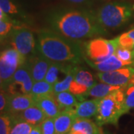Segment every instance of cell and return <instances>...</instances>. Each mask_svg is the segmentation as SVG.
Here are the masks:
<instances>
[{"instance_id":"cb8c5ba5","label":"cell","mask_w":134,"mask_h":134,"mask_svg":"<svg viewBox=\"0 0 134 134\" xmlns=\"http://www.w3.org/2000/svg\"><path fill=\"white\" fill-rule=\"evenodd\" d=\"M31 94L34 96H41L54 94V86L46 81H40L34 83Z\"/></svg>"},{"instance_id":"277c9868","label":"cell","mask_w":134,"mask_h":134,"mask_svg":"<svg viewBox=\"0 0 134 134\" xmlns=\"http://www.w3.org/2000/svg\"><path fill=\"white\" fill-rule=\"evenodd\" d=\"M97 21L104 29H118L134 16V5L127 2H110L94 12Z\"/></svg>"},{"instance_id":"4dcf8cb0","label":"cell","mask_w":134,"mask_h":134,"mask_svg":"<svg viewBox=\"0 0 134 134\" xmlns=\"http://www.w3.org/2000/svg\"><path fill=\"white\" fill-rule=\"evenodd\" d=\"M42 134H56L54 120L52 118H46L40 124Z\"/></svg>"},{"instance_id":"ffe728a7","label":"cell","mask_w":134,"mask_h":134,"mask_svg":"<svg viewBox=\"0 0 134 134\" xmlns=\"http://www.w3.org/2000/svg\"><path fill=\"white\" fill-rule=\"evenodd\" d=\"M78 66L75 64H71L67 71L66 74L61 81H58L54 85V94L56 95L58 93L64 91H68L69 90L70 85L74 79L75 75L76 73Z\"/></svg>"},{"instance_id":"d6a6232c","label":"cell","mask_w":134,"mask_h":134,"mask_svg":"<svg viewBox=\"0 0 134 134\" xmlns=\"http://www.w3.org/2000/svg\"><path fill=\"white\" fill-rule=\"evenodd\" d=\"M66 1L75 5H91L93 0H66Z\"/></svg>"},{"instance_id":"8d00e7d4","label":"cell","mask_w":134,"mask_h":134,"mask_svg":"<svg viewBox=\"0 0 134 134\" xmlns=\"http://www.w3.org/2000/svg\"><path fill=\"white\" fill-rule=\"evenodd\" d=\"M3 38H4V37H0V43H1L2 41Z\"/></svg>"},{"instance_id":"7a4b0ae2","label":"cell","mask_w":134,"mask_h":134,"mask_svg":"<svg viewBox=\"0 0 134 134\" xmlns=\"http://www.w3.org/2000/svg\"><path fill=\"white\" fill-rule=\"evenodd\" d=\"M37 49L52 62L76 65L84 60L81 48L77 43L50 30L39 32Z\"/></svg>"},{"instance_id":"4316f807","label":"cell","mask_w":134,"mask_h":134,"mask_svg":"<svg viewBox=\"0 0 134 134\" xmlns=\"http://www.w3.org/2000/svg\"><path fill=\"white\" fill-rule=\"evenodd\" d=\"M15 116V121L11 128L10 134H30L33 128V125Z\"/></svg>"},{"instance_id":"ac0fdd59","label":"cell","mask_w":134,"mask_h":134,"mask_svg":"<svg viewBox=\"0 0 134 134\" xmlns=\"http://www.w3.org/2000/svg\"><path fill=\"white\" fill-rule=\"evenodd\" d=\"M121 87L113 86L104 82L101 83H96L93 86L90 88V90L87 92L84 96V98L86 97H91L93 98L101 99L105 96H108L112 92L119 90Z\"/></svg>"},{"instance_id":"8992f818","label":"cell","mask_w":134,"mask_h":134,"mask_svg":"<svg viewBox=\"0 0 134 134\" xmlns=\"http://www.w3.org/2000/svg\"><path fill=\"white\" fill-rule=\"evenodd\" d=\"M26 61V58L14 48H6L0 52V77L5 83V87L15 72Z\"/></svg>"},{"instance_id":"2e32d148","label":"cell","mask_w":134,"mask_h":134,"mask_svg":"<svg viewBox=\"0 0 134 134\" xmlns=\"http://www.w3.org/2000/svg\"><path fill=\"white\" fill-rule=\"evenodd\" d=\"M100 99L79 101L74 108L76 119H90L97 114Z\"/></svg>"},{"instance_id":"5bb4252c","label":"cell","mask_w":134,"mask_h":134,"mask_svg":"<svg viewBox=\"0 0 134 134\" xmlns=\"http://www.w3.org/2000/svg\"><path fill=\"white\" fill-rule=\"evenodd\" d=\"M75 119L74 109L62 110L54 119L56 134L69 133Z\"/></svg>"},{"instance_id":"44dd1931","label":"cell","mask_w":134,"mask_h":134,"mask_svg":"<svg viewBox=\"0 0 134 134\" xmlns=\"http://www.w3.org/2000/svg\"><path fill=\"white\" fill-rule=\"evenodd\" d=\"M71 130H81L85 134H99L101 128L90 119H76Z\"/></svg>"},{"instance_id":"1f68e13d","label":"cell","mask_w":134,"mask_h":134,"mask_svg":"<svg viewBox=\"0 0 134 134\" xmlns=\"http://www.w3.org/2000/svg\"><path fill=\"white\" fill-rule=\"evenodd\" d=\"M10 95L4 89L0 90V114L8 112Z\"/></svg>"},{"instance_id":"603a6c76","label":"cell","mask_w":134,"mask_h":134,"mask_svg":"<svg viewBox=\"0 0 134 134\" xmlns=\"http://www.w3.org/2000/svg\"><path fill=\"white\" fill-rule=\"evenodd\" d=\"M0 8L8 16L18 18H26V14L14 0H0Z\"/></svg>"},{"instance_id":"30bf717a","label":"cell","mask_w":134,"mask_h":134,"mask_svg":"<svg viewBox=\"0 0 134 134\" xmlns=\"http://www.w3.org/2000/svg\"><path fill=\"white\" fill-rule=\"evenodd\" d=\"M134 75L133 66H125L110 72H98L97 77L101 82L123 88Z\"/></svg>"},{"instance_id":"ba28073f","label":"cell","mask_w":134,"mask_h":134,"mask_svg":"<svg viewBox=\"0 0 134 134\" xmlns=\"http://www.w3.org/2000/svg\"><path fill=\"white\" fill-rule=\"evenodd\" d=\"M33 78L25 63L15 72L11 80L5 86V90L10 96L31 93L34 85Z\"/></svg>"},{"instance_id":"e0dca14e","label":"cell","mask_w":134,"mask_h":134,"mask_svg":"<svg viewBox=\"0 0 134 134\" xmlns=\"http://www.w3.org/2000/svg\"><path fill=\"white\" fill-rule=\"evenodd\" d=\"M16 116L33 126L40 125L43 121L46 119L44 113L36 104L30 107Z\"/></svg>"},{"instance_id":"484cf974","label":"cell","mask_w":134,"mask_h":134,"mask_svg":"<svg viewBox=\"0 0 134 134\" xmlns=\"http://www.w3.org/2000/svg\"><path fill=\"white\" fill-rule=\"evenodd\" d=\"M119 46L128 48L133 52L134 66V27L119 36Z\"/></svg>"},{"instance_id":"8fae6325","label":"cell","mask_w":134,"mask_h":134,"mask_svg":"<svg viewBox=\"0 0 134 134\" xmlns=\"http://www.w3.org/2000/svg\"><path fill=\"white\" fill-rule=\"evenodd\" d=\"M26 63L34 81L37 82L43 81L45 79L52 61L39 53V55H36L34 54L29 57Z\"/></svg>"},{"instance_id":"d6986e66","label":"cell","mask_w":134,"mask_h":134,"mask_svg":"<svg viewBox=\"0 0 134 134\" xmlns=\"http://www.w3.org/2000/svg\"><path fill=\"white\" fill-rule=\"evenodd\" d=\"M70 64L62 63L52 62L46 75L44 81L54 86L59 81L60 73H64L67 71Z\"/></svg>"},{"instance_id":"d4e9b609","label":"cell","mask_w":134,"mask_h":134,"mask_svg":"<svg viewBox=\"0 0 134 134\" xmlns=\"http://www.w3.org/2000/svg\"><path fill=\"white\" fill-rule=\"evenodd\" d=\"M125 94V107L126 111L128 113L130 110L134 109V75L124 87Z\"/></svg>"},{"instance_id":"f546056e","label":"cell","mask_w":134,"mask_h":134,"mask_svg":"<svg viewBox=\"0 0 134 134\" xmlns=\"http://www.w3.org/2000/svg\"><path fill=\"white\" fill-rule=\"evenodd\" d=\"M14 21H6L0 19V37H5L12 32V31L16 28Z\"/></svg>"},{"instance_id":"e575fe53","label":"cell","mask_w":134,"mask_h":134,"mask_svg":"<svg viewBox=\"0 0 134 134\" xmlns=\"http://www.w3.org/2000/svg\"><path fill=\"white\" fill-rule=\"evenodd\" d=\"M2 89H5V83L3 81V80L0 77V90Z\"/></svg>"},{"instance_id":"4fadbf2b","label":"cell","mask_w":134,"mask_h":134,"mask_svg":"<svg viewBox=\"0 0 134 134\" xmlns=\"http://www.w3.org/2000/svg\"><path fill=\"white\" fill-rule=\"evenodd\" d=\"M34 104V98L31 93L10 96L7 113L16 115Z\"/></svg>"},{"instance_id":"f1b7e54d","label":"cell","mask_w":134,"mask_h":134,"mask_svg":"<svg viewBox=\"0 0 134 134\" xmlns=\"http://www.w3.org/2000/svg\"><path fill=\"white\" fill-rule=\"evenodd\" d=\"M116 57L122 62L125 63L129 66H133V52L128 48L119 46L115 51ZM134 67V66H133Z\"/></svg>"},{"instance_id":"74e56055","label":"cell","mask_w":134,"mask_h":134,"mask_svg":"<svg viewBox=\"0 0 134 134\" xmlns=\"http://www.w3.org/2000/svg\"><path fill=\"white\" fill-rule=\"evenodd\" d=\"M67 134H69V133H67Z\"/></svg>"},{"instance_id":"d590c367","label":"cell","mask_w":134,"mask_h":134,"mask_svg":"<svg viewBox=\"0 0 134 134\" xmlns=\"http://www.w3.org/2000/svg\"><path fill=\"white\" fill-rule=\"evenodd\" d=\"M99 134H112V133H107V132H104L102 130H100V132Z\"/></svg>"},{"instance_id":"836d02e7","label":"cell","mask_w":134,"mask_h":134,"mask_svg":"<svg viewBox=\"0 0 134 134\" xmlns=\"http://www.w3.org/2000/svg\"><path fill=\"white\" fill-rule=\"evenodd\" d=\"M30 134H42V131H41V128H40V125L33 126V128L31 130Z\"/></svg>"},{"instance_id":"5b68a950","label":"cell","mask_w":134,"mask_h":134,"mask_svg":"<svg viewBox=\"0 0 134 134\" xmlns=\"http://www.w3.org/2000/svg\"><path fill=\"white\" fill-rule=\"evenodd\" d=\"M84 56L93 62H99L115 54L119 46V37L112 40L96 38L84 44Z\"/></svg>"},{"instance_id":"52a82bcc","label":"cell","mask_w":134,"mask_h":134,"mask_svg":"<svg viewBox=\"0 0 134 134\" xmlns=\"http://www.w3.org/2000/svg\"><path fill=\"white\" fill-rule=\"evenodd\" d=\"M10 43L12 48L27 58L35 54L37 43L33 33L24 27L17 26L10 33Z\"/></svg>"},{"instance_id":"9c48e42d","label":"cell","mask_w":134,"mask_h":134,"mask_svg":"<svg viewBox=\"0 0 134 134\" xmlns=\"http://www.w3.org/2000/svg\"><path fill=\"white\" fill-rule=\"evenodd\" d=\"M96 83L90 72L78 67L69 91L77 96L79 101H82L85 100L86 93Z\"/></svg>"},{"instance_id":"7402d4cb","label":"cell","mask_w":134,"mask_h":134,"mask_svg":"<svg viewBox=\"0 0 134 134\" xmlns=\"http://www.w3.org/2000/svg\"><path fill=\"white\" fill-rule=\"evenodd\" d=\"M55 96V98L61 111L64 110L74 109L79 102L78 98L70 91H64L58 93Z\"/></svg>"},{"instance_id":"7c38bea8","label":"cell","mask_w":134,"mask_h":134,"mask_svg":"<svg viewBox=\"0 0 134 134\" xmlns=\"http://www.w3.org/2000/svg\"><path fill=\"white\" fill-rule=\"evenodd\" d=\"M34 98L35 104L40 108L46 118L54 119L61 112L54 94L34 96Z\"/></svg>"},{"instance_id":"9a60e30c","label":"cell","mask_w":134,"mask_h":134,"mask_svg":"<svg viewBox=\"0 0 134 134\" xmlns=\"http://www.w3.org/2000/svg\"><path fill=\"white\" fill-rule=\"evenodd\" d=\"M83 60L90 66L96 70H98L99 72H110V71H113V70L123 68V67L129 66L125 63L122 62L121 60L117 58L115 54L113 55L110 56V58H107L105 60L99 61V62L91 61V60H88L85 56H83Z\"/></svg>"},{"instance_id":"3957f363","label":"cell","mask_w":134,"mask_h":134,"mask_svg":"<svg viewBox=\"0 0 134 134\" xmlns=\"http://www.w3.org/2000/svg\"><path fill=\"white\" fill-rule=\"evenodd\" d=\"M127 113L125 107L124 87L112 92L99 100L96 116V124L99 127L104 125L118 126L119 120Z\"/></svg>"},{"instance_id":"6da1fadb","label":"cell","mask_w":134,"mask_h":134,"mask_svg":"<svg viewBox=\"0 0 134 134\" xmlns=\"http://www.w3.org/2000/svg\"><path fill=\"white\" fill-rule=\"evenodd\" d=\"M54 31L71 40H81L107 34L97 21L94 12L73 9L58 10L49 15Z\"/></svg>"},{"instance_id":"83f0119b","label":"cell","mask_w":134,"mask_h":134,"mask_svg":"<svg viewBox=\"0 0 134 134\" xmlns=\"http://www.w3.org/2000/svg\"><path fill=\"white\" fill-rule=\"evenodd\" d=\"M14 121V115L8 113L0 114V134H10Z\"/></svg>"}]
</instances>
